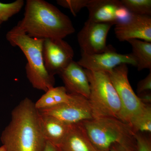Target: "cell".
Here are the masks:
<instances>
[{"label":"cell","instance_id":"6da1fadb","mask_svg":"<svg viewBox=\"0 0 151 151\" xmlns=\"http://www.w3.org/2000/svg\"><path fill=\"white\" fill-rule=\"evenodd\" d=\"M1 140L6 151H43L44 136L40 114L35 103L26 97L11 113V119L2 133Z\"/></svg>","mask_w":151,"mask_h":151},{"label":"cell","instance_id":"7a4b0ae2","mask_svg":"<svg viewBox=\"0 0 151 151\" xmlns=\"http://www.w3.org/2000/svg\"><path fill=\"white\" fill-rule=\"evenodd\" d=\"M30 37L61 39L75 32L69 17L43 0H27L24 17L14 27Z\"/></svg>","mask_w":151,"mask_h":151},{"label":"cell","instance_id":"3957f363","mask_svg":"<svg viewBox=\"0 0 151 151\" xmlns=\"http://www.w3.org/2000/svg\"><path fill=\"white\" fill-rule=\"evenodd\" d=\"M12 46L18 47L25 55L27 77L33 88L45 92L54 87V76L47 72L44 63L42 45L44 40L30 37L25 33L13 28L6 35Z\"/></svg>","mask_w":151,"mask_h":151},{"label":"cell","instance_id":"277c9868","mask_svg":"<svg viewBox=\"0 0 151 151\" xmlns=\"http://www.w3.org/2000/svg\"><path fill=\"white\" fill-rule=\"evenodd\" d=\"M89 139L99 151H107L115 145L137 151L135 133L119 119L105 118L82 122Z\"/></svg>","mask_w":151,"mask_h":151},{"label":"cell","instance_id":"5b68a950","mask_svg":"<svg viewBox=\"0 0 151 151\" xmlns=\"http://www.w3.org/2000/svg\"><path fill=\"white\" fill-rule=\"evenodd\" d=\"M84 69L90 85L88 100L93 119L113 118L121 121L122 104L108 73Z\"/></svg>","mask_w":151,"mask_h":151},{"label":"cell","instance_id":"8992f818","mask_svg":"<svg viewBox=\"0 0 151 151\" xmlns=\"http://www.w3.org/2000/svg\"><path fill=\"white\" fill-rule=\"evenodd\" d=\"M128 72L127 65L123 64L108 73L122 104L121 121L130 126L142 113L147 104L141 101L132 89L128 79Z\"/></svg>","mask_w":151,"mask_h":151},{"label":"cell","instance_id":"52a82bcc","mask_svg":"<svg viewBox=\"0 0 151 151\" xmlns=\"http://www.w3.org/2000/svg\"><path fill=\"white\" fill-rule=\"evenodd\" d=\"M70 94V99L66 103L52 108L38 110L41 114L53 116L68 125L93 119L88 99L78 94Z\"/></svg>","mask_w":151,"mask_h":151},{"label":"cell","instance_id":"ba28073f","mask_svg":"<svg viewBox=\"0 0 151 151\" xmlns=\"http://www.w3.org/2000/svg\"><path fill=\"white\" fill-rule=\"evenodd\" d=\"M113 25L86 21L77 35L81 53L99 54L114 49L113 46L106 44L107 36Z\"/></svg>","mask_w":151,"mask_h":151},{"label":"cell","instance_id":"9c48e42d","mask_svg":"<svg viewBox=\"0 0 151 151\" xmlns=\"http://www.w3.org/2000/svg\"><path fill=\"white\" fill-rule=\"evenodd\" d=\"M44 65L54 76L59 74L73 60L74 51L67 42L61 39H45L42 45Z\"/></svg>","mask_w":151,"mask_h":151},{"label":"cell","instance_id":"30bf717a","mask_svg":"<svg viewBox=\"0 0 151 151\" xmlns=\"http://www.w3.org/2000/svg\"><path fill=\"white\" fill-rule=\"evenodd\" d=\"M84 69L94 72H111L114 68L125 64L137 67L136 60L131 53L122 54L116 49L103 53L87 54L81 53V58L77 62Z\"/></svg>","mask_w":151,"mask_h":151},{"label":"cell","instance_id":"8fae6325","mask_svg":"<svg viewBox=\"0 0 151 151\" xmlns=\"http://www.w3.org/2000/svg\"><path fill=\"white\" fill-rule=\"evenodd\" d=\"M86 8L89 12L87 20L94 22L114 25L130 14L119 0H89Z\"/></svg>","mask_w":151,"mask_h":151},{"label":"cell","instance_id":"7c38bea8","mask_svg":"<svg viewBox=\"0 0 151 151\" xmlns=\"http://www.w3.org/2000/svg\"><path fill=\"white\" fill-rule=\"evenodd\" d=\"M115 25V35L120 41L138 39L151 42V16L130 14Z\"/></svg>","mask_w":151,"mask_h":151},{"label":"cell","instance_id":"4fadbf2b","mask_svg":"<svg viewBox=\"0 0 151 151\" xmlns=\"http://www.w3.org/2000/svg\"><path fill=\"white\" fill-rule=\"evenodd\" d=\"M59 75L68 93L78 94L89 99L90 90L88 77L85 69L78 63L73 60Z\"/></svg>","mask_w":151,"mask_h":151},{"label":"cell","instance_id":"5bb4252c","mask_svg":"<svg viewBox=\"0 0 151 151\" xmlns=\"http://www.w3.org/2000/svg\"><path fill=\"white\" fill-rule=\"evenodd\" d=\"M58 147L61 151H99L91 142L82 123L70 125Z\"/></svg>","mask_w":151,"mask_h":151},{"label":"cell","instance_id":"9a60e30c","mask_svg":"<svg viewBox=\"0 0 151 151\" xmlns=\"http://www.w3.org/2000/svg\"><path fill=\"white\" fill-rule=\"evenodd\" d=\"M40 114L42 128L45 139L59 147L65 137L70 125L53 116Z\"/></svg>","mask_w":151,"mask_h":151},{"label":"cell","instance_id":"2e32d148","mask_svg":"<svg viewBox=\"0 0 151 151\" xmlns=\"http://www.w3.org/2000/svg\"><path fill=\"white\" fill-rule=\"evenodd\" d=\"M70 97L63 86L53 87L49 89L35 103V108L38 110L52 108L67 102Z\"/></svg>","mask_w":151,"mask_h":151},{"label":"cell","instance_id":"e0dca14e","mask_svg":"<svg viewBox=\"0 0 151 151\" xmlns=\"http://www.w3.org/2000/svg\"><path fill=\"white\" fill-rule=\"evenodd\" d=\"M127 42L132 46L131 54L137 62L138 70H151V42L138 39L129 40Z\"/></svg>","mask_w":151,"mask_h":151},{"label":"cell","instance_id":"ac0fdd59","mask_svg":"<svg viewBox=\"0 0 151 151\" xmlns=\"http://www.w3.org/2000/svg\"><path fill=\"white\" fill-rule=\"evenodd\" d=\"M130 127L136 133L151 132V104H147L142 113L134 120Z\"/></svg>","mask_w":151,"mask_h":151},{"label":"cell","instance_id":"d6986e66","mask_svg":"<svg viewBox=\"0 0 151 151\" xmlns=\"http://www.w3.org/2000/svg\"><path fill=\"white\" fill-rule=\"evenodd\" d=\"M121 2L130 14L151 16V0H122Z\"/></svg>","mask_w":151,"mask_h":151},{"label":"cell","instance_id":"ffe728a7","mask_svg":"<svg viewBox=\"0 0 151 151\" xmlns=\"http://www.w3.org/2000/svg\"><path fill=\"white\" fill-rule=\"evenodd\" d=\"M23 0H17L13 2L4 4L0 2V21L4 22L18 13L24 5Z\"/></svg>","mask_w":151,"mask_h":151},{"label":"cell","instance_id":"44dd1931","mask_svg":"<svg viewBox=\"0 0 151 151\" xmlns=\"http://www.w3.org/2000/svg\"><path fill=\"white\" fill-rule=\"evenodd\" d=\"M89 0H58L57 3L60 6L70 10L74 16L81 11L86 7Z\"/></svg>","mask_w":151,"mask_h":151},{"label":"cell","instance_id":"7402d4cb","mask_svg":"<svg viewBox=\"0 0 151 151\" xmlns=\"http://www.w3.org/2000/svg\"><path fill=\"white\" fill-rule=\"evenodd\" d=\"M137 151H151L150 137L144 133H135Z\"/></svg>","mask_w":151,"mask_h":151},{"label":"cell","instance_id":"603a6c76","mask_svg":"<svg viewBox=\"0 0 151 151\" xmlns=\"http://www.w3.org/2000/svg\"><path fill=\"white\" fill-rule=\"evenodd\" d=\"M151 90V70L148 75L139 81L137 87V94H140L142 92Z\"/></svg>","mask_w":151,"mask_h":151},{"label":"cell","instance_id":"cb8c5ba5","mask_svg":"<svg viewBox=\"0 0 151 151\" xmlns=\"http://www.w3.org/2000/svg\"><path fill=\"white\" fill-rule=\"evenodd\" d=\"M137 96L141 101L144 104H151V91L142 92L140 94H138Z\"/></svg>","mask_w":151,"mask_h":151},{"label":"cell","instance_id":"d4e9b609","mask_svg":"<svg viewBox=\"0 0 151 151\" xmlns=\"http://www.w3.org/2000/svg\"><path fill=\"white\" fill-rule=\"evenodd\" d=\"M43 151H61L59 147L47 141L46 145Z\"/></svg>","mask_w":151,"mask_h":151},{"label":"cell","instance_id":"484cf974","mask_svg":"<svg viewBox=\"0 0 151 151\" xmlns=\"http://www.w3.org/2000/svg\"><path fill=\"white\" fill-rule=\"evenodd\" d=\"M107 151H134L127 147H123L120 145H115L112 147Z\"/></svg>","mask_w":151,"mask_h":151},{"label":"cell","instance_id":"4316f807","mask_svg":"<svg viewBox=\"0 0 151 151\" xmlns=\"http://www.w3.org/2000/svg\"><path fill=\"white\" fill-rule=\"evenodd\" d=\"M0 151H6L5 148L4 146L2 145L0 147Z\"/></svg>","mask_w":151,"mask_h":151},{"label":"cell","instance_id":"83f0119b","mask_svg":"<svg viewBox=\"0 0 151 151\" xmlns=\"http://www.w3.org/2000/svg\"><path fill=\"white\" fill-rule=\"evenodd\" d=\"M2 23V22L0 21V27H1V25Z\"/></svg>","mask_w":151,"mask_h":151}]
</instances>
